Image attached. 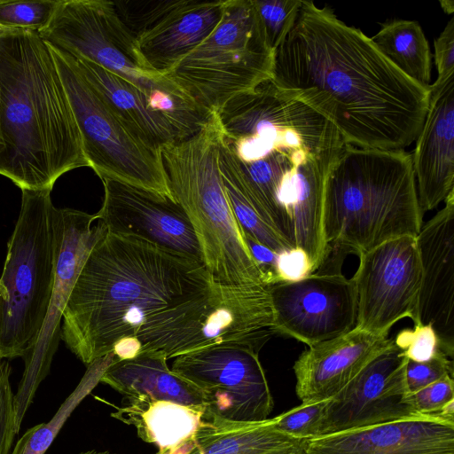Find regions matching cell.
Segmentation results:
<instances>
[{
    "label": "cell",
    "instance_id": "obj_6",
    "mask_svg": "<svg viewBox=\"0 0 454 454\" xmlns=\"http://www.w3.org/2000/svg\"><path fill=\"white\" fill-rule=\"evenodd\" d=\"M223 130L215 112L192 135L160 146L172 197L183 207L215 283L269 286L231 211L219 168Z\"/></svg>",
    "mask_w": 454,
    "mask_h": 454
},
{
    "label": "cell",
    "instance_id": "obj_3",
    "mask_svg": "<svg viewBox=\"0 0 454 454\" xmlns=\"http://www.w3.org/2000/svg\"><path fill=\"white\" fill-rule=\"evenodd\" d=\"M214 282L193 259L145 239L107 231L91 250L65 306L61 339L87 366L136 336L155 313Z\"/></svg>",
    "mask_w": 454,
    "mask_h": 454
},
{
    "label": "cell",
    "instance_id": "obj_12",
    "mask_svg": "<svg viewBox=\"0 0 454 454\" xmlns=\"http://www.w3.org/2000/svg\"><path fill=\"white\" fill-rule=\"evenodd\" d=\"M107 231L96 214L90 215L73 208H57L54 286L38 340L23 358L25 370L14 395L18 429L39 384L50 372L61 338L63 311L76 279L91 250Z\"/></svg>",
    "mask_w": 454,
    "mask_h": 454
},
{
    "label": "cell",
    "instance_id": "obj_29",
    "mask_svg": "<svg viewBox=\"0 0 454 454\" xmlns=\"http://www.w3.org/2000/svg\"><path fill=\"white\" fill-rule=\"evenodd\" d=\"M231 211L245 238L278 254L292 247L270 227L248 204L240 192L222 176Z\"/></svg>",
    "mask_w": 454,
    "mask_h": 454
},
{
    "label": "cell",
    "instance_id": "obj_39",
    "mask_svg": "<svg viewBox=\"0 0 454 454\" xmlns=\"http://www.w3.org/2000/svg\"><path fill=\"white\" fill-rule=\"evenodd\" d=\"M141 349V344L136 336L119 340L113 348L116 361L128 360L136 357Z\"/></svg>",
    "mask_w": 454,
    "mask_h": 454
},
{
    "label": "cell",
    "instance_id": "obj_33",
    "mask_svg": "<svg viewBox=\"0 0 454 454\" xmlns=\"http://www.w3.org/2000/svg\"><path fill=\"white\" fill-rule=\"evenodd\" d=\"M393 340L402 355L414 362L428 361L442 349L439 336L429 324L413 325L397 333Z\"/></svg>",
    "mask_w": 454,
    "mask_h": 454
},
{
    "label": "cell",
    "instance_id": "obj_17",
    "mask_svg": "<svg viewBox=\"0 0 454 454\" xmlns=\"http://www.w3.org/2000/svg\"><path fill=\"white\" fill-rule=\"evenodd\" d=\"M407 361L393 341L328 399L317 437L427 416L418 413L408 402Z\"/></svg>",
    "mask_w": 454,
    "mask_h": 454
},
{
    "label": "cell",
    "instance_id": "obj_23",
    "mask_svg": "<svg viewBox=\"0 0 454 454\" xmlns=\"http://www.w3.org/2000/svg\"><path fill=\"white\" fill-rule=\"evenodd\" d=\"M73 59L86 80L147 146L160 151L161 145L185 137L135 85L89 60Z\"/></svg>",
    "mask_w": 454,
    "mask_h": 454
},
{
    "label": "cell",
    "instance_id": "obj_36",
    "mask_svg": "<svg viewBox=\"0 0 454 454\" xmlns=\"http://www.w3.org/2000/svg\"><path fill=\"white\" fill-rule=\"evenodd\" d=\"M11 367L0 358V454H10L16 426L14 394L10 384Z\"/></svg>",
    "mask_w": 454,
    "mask_h": 454
},
{
    "label": "cell",
    "instance_id": "obj_18",
    "mask_svg": "<svg viewBox=\"0 0 454 454\" xmlns=\"http://www.w3.org/2000/svg\"><path fill=\"white\" fill-rule=\"evenodd\" d=\"M102 182L104 199L96 216L109 232L134 236L202 263L189 217L174 198L116 180Z\"/></svg>",
    "mask_w": 454,
    "mask_h": 454
},
{
    "label": "cell",
    "instance_id": "obj_11",
    "mask_svg": "<svg viewBox=\"0 0 454 454\" xmlns=\"http://www.w3.org/2000/svg\"><path fill=\"white\" fill-rule=\"evenodd\" d=\"M38 34L45 43L128 81L151 102L161 92L184 94L147 66L113 1L60 0L51 20Z\"/></svg>",
    "mask_w": 454,
    "mask_h": 454
},
{
    "label": "cell",
    "instance_id": "obj_32",
    "mask_svg": "<svg viewBox=\"0 0 454 454\" xmlns=\"http://www.w3.org/2000/svg\"><path fill=\"white\" fill-rule=\"evenodd\" d=\"M327 401L328 399L301 403L299 406L274 417V426L278 430L293 437L308 440L316 438Z\"/></svg>",
    "mask_w": 454,
    "mask_h": 454
},
{
    "label": "cell",
    "instance_id": "obj_42",
    "mask_svg": "<svg viewBox=\"0 0 454 454\" xmlns=\"http://www.w3.org/2000/svg\"><path fill=\"white\" fill-rule=\"evenodd\" d=\"M19 30H21V29H12V28H8V27H4L3 26H0V38L3 37V36H5L7 35L15 33V32H17Z\"/></svg>",
    "mask_w": 454,
    "mask_h": 454
},
{
    "label": "cell",
    "instance_id": "obj_10",
    "mask_svg": "<svg viewBox=\"0 0 454 454\" xmlns=\"http://www.w3.org/2000/svg\"><path fill=\"white\" fill-rule=\"evenodd\" d=\"M47 45L75 118L89 167L101 180H116L173 198L160 152L133 133L82 75L70 54Z\"/></svg>",
    "mask_w": 454,
    "mask_h": 454
},
{
    "label": "cell",
    "instance_id": "obj_35",
    "mask_svg": "<svg viewBox=\"0 0 454 454\" xmlns=\"http://www.w3.org/2000/svg\"><path fill=\"white\" fill-rule=\"evenodd\" d=\"M453 387V376L448 375L415 393L410 394L408 402L421 415L441 417L440 413L442 409L449 403L454 401Z\"/></svg>",
    "mask_w": 454,
    "mask_h": 454
},
{
    "label": "cell",
    "instance_id": "obj_21",
    "mask_svg": "<svg viewBox=\"0 0 454 454\" xmlns=\"http://www.w3.org/2000/svg\"><path fill=\"white\" fill-rule=\"evenodd\" d=\"M393 341L388 336L355 327L343 335L309 346L293 366L297 396L301 403L330 399Z\"/></svg>",
    "mask_w": 454,
    "mask_h": 454
},
{
    "label": "cell",
    "instance_id": "obj_19",
    "mask_svg": "<svg viewBox=\"0 0 454 454\" xmlns=\"http://www.w3.org/2000/svg\"><path fill=\"white\" fill-rule=\"evenodd\" d=\"M416 237L421 266L419 323L431 325L442 350L454 351V192Z\"/></svg>",
    "mask_w": 454,
    "mask_h": 454
},
{
    "label": "cell",
    "instance_id": "obj_40",
    "mask_svg": "<svg viewBox=\"0 0 454 454\" xmlns=\"http://www.w3.org/2000/svg\"><path fill=\"white\" fill-rule=\"evenodd\" d=\"M196 445L195 434L179 445L168 449H160L155 454H189Z\"/></svg>",
    "mask_w": 454,
    "mask_h": 454
},
{
    "label": "cell",
    "instance_id": "obj_27",
    "mask_svg": "<svg viewBox=\"0 0 454 454\" xmlns=\"http://www.w3.org/2000/svg\"><path fill=\"white\" fill-rule=\"evenodd\" d=\"M379 51L403 74L429 89L432 56L428 41L415 20H391L371 37Z\"/></svg>",
    "mask_w": 454,
    "mask_h": 454
},
{
    "label": "cell",
    "instance_id": "obj_30",
    "mask_svg": "<svg viewBox=\"0 0 454 454\" xmlns=\"http://www.w3.org/2000/svg\"><path fill=\"white\" fill-rule=\"evenodd\" d=\"M270 48L275 51L297 18L301 0H253Z\"/></svg>",
    "mask_w": 454,
    "mask_h": 454
},
{
    "label": "cell",
    "instance_id": "obj_13",
    "mask_svg": "<svg viewBox=\"0 0 454 454\" xmlns=\"http://www.w3.org/2000/svg\"><path fill=\"white\" fill-rule=\"evenodd\" d=\"M258 355L242 347L206 348L176 356L170 369L204 395L206 415L258 422L269 419L274 405Z\"/></svg>",
    "mask_w": 454,
    "mask_h": 454
},
{
    "label": "cell",
    "instance_id": "obj_2",
    "mask_svg": "<svg viewBox=\"0 0 454 454\" xmlns=\"http://www.w3.org/2000/svg\"><path fill=\"white\" fill-rule=\"evenodd\" d=\"M221 176L292 247L324 231L325 186L347 145L325 117L270 80L215 112Z\"/></svg>",
    "mask_w": 454,
    "mask_h": 454
},
{
    "label": "cell",
    "instance_id": "obj_26",
    "mask_svg": "<svg viewBox=\"0 0 454 454\" xmlns=\"http://www.w3.org/2000/svg\"><path fill=\"white\" fill-rule=\"evenodd\" d=\"M205 415L200 409L145 396L125 398L123 405L111 414L133 426L139 438L154 443L159 450L176 447L191 438Z\"/></svg>",
    "mask_w": 454,
    "mask_h": 454
},
{
    "label": "cell",
    "instance_id": "obj_25",
    "mask_svg": "<svg viewBox=\"0 0 454 454\" xmlns=\"http://www.w3.org/2000/svg\"><path fill=\"white\" fill-rule=\"evenodd\" d=\"M195 437L189 454H306L309 442L278 430L273 418L239 422L208 415Z\"/></svg>",
    "mask_w": 454,
    "mask_h": 454
},
{
    "label": "cell",
    "instance_id": "obj_14",
    "mask_svg": "<svg viewBox=\"0 0 454 454\" xmlns=\"http://www.w3.org/2000/svg\"><path fill=\"white\" fill-rule=\"evenodd\" d=\"M358 258L351 278L356 295V327L388 336L403 318L419 324L421 266L416 237L386 241Z\"/></svg>",
    "mask_w": 454,
    "mask_h": 454
},
{
    "label": "cell",
    "instance_id": "obj_34",
    "mask_svg": "<svg viewBox=\"0 0 454 454\" xmlns=\"http://www.w3.org/2000/svg\"><path fill=\"white\" fill-rule=\"evenodd\" d=\"M448 375L453 376V359L442 349L426 362L408 360L405 378L409 395Z\"/></svg>",
    "mask_w": 454,
    "mask_h": 454
},
{
    "label": "cell",
    "instance_id": "obj_31",
    "mask_svg": "<svg viewBox=\"0 0 454 454\" xmlns=\"http://www.w3.org/2000/svg\"><path fill=\"white\" fill-rule=\"evenodd\" d=\"M59 2L60 0H0V26L39 32L51 20Z\"/></svg>",
    "mask_w": 454,
    "mask_h": 454
},
{
    "label": "cell",
    "instance_id": "obj_28",
    "mask_svg": "<svg viewBox=\"0 0 454 454\" xmlns=\"http://www.w3.org/2000/svg\"><path fill=\"white\" fill-rule=\"evenodd\" d=\"M114 361L109 353L88 365V370L76 389L65 400L53 418L47 423L34 426L17 442L12 454H44L64 423L81 400L90 392L106 368Z\"/></svg>",
    "mask_w": 454,
    "mask_h": 454
},
{
    "label": "cell",
    "instance_id": "obj_9",
    "mask_svg": "<svg viewBox=\"0 0 454 454\" xmlns=\"http://www.w3.org/2000/svg\"><path fill=\"white\" fill-rule=\"evenodd\" d=\"M273 58L253 0H226L215 29L165 77L212 113L270 80Z\"/></svg>",
    "mask_w": 454,
    "mask_h": 454
},
{
    "label": "cell",
    "instance_id": "obj_16",
    "mask_svg": "<svg viewBox=\"0 0 454 454\" xmlns=\"http://www.w3.org/2000/svg\"><path fill=\"white\" fill-rule=\"evenodd\" d=\"M277 334L308 347L356 327V295L351 278L338 272H314L294 282L268 286Z\"/></svg>",
    "mask_w": 454,
    "mask_h": 454
},
{
    "label": "cell",
    "instance_id": "obj_5",
    "mask_svg": "<svg viewBox=\"0 0 454 454\" xmlns=\"http://www.w3.org/2000/svg\"><path fill=\"white\" fill-rule=\"evenodd\" d=\"M411 153L346 145L325 186V234L330 246L357 256L423 225Z\"/></svg>",
    "mask_w": 454,
    "mask_h": 454
},
{
    "label": "cell",
    "instance_id": "obj_20",
    "mask_svg": "<svg viewBox=\"0 0 454 454\" xmlns=\"http://www.w3.org/2000/svg\"><path fill=\"white\" fill-rule=\"evenodd\" d=\"M306 454H454V422L424 416L309 440Z\"/></svg>",
    "mask_w": 454,
    "mask_h": 454
},
{
    "label": "cell",
    "instance_id": "obj_15",
    "mask_svg": "<svg viewBox=\"0 0 454 454\" xmlns=\"http://www.w3.org/2000/svg\"><path fill=\"white\" fill-rule=\"evenodd\" d=\"M225 1L114 2L147 66L165 77L220 23Z\"/></svg>",
    "mask_w": 454,
    "mask_h": 454
},
{
    "label": "cell",
    "instance_id": "obj_24",
    "mask_svg": "<svg viewBox=\"0 0 454 454\" xmlns=\"http://www.w3.org/2000/svg\"><path fill=\"white\" fill-rule=\"evenodd\" d=\"M125 398L145 396L184 404L207 412L204 395L175 373L161 356L139 353L128 360L114 361L99 380Z\"/></svg>",
    "mask_w": 454,
    "mask_h": 454
},
{
    "label": "cell",
    "instance_id": "obj_41",
    "mask_svg": "<svg viewBox=\"0 0 454 454\" xmlns=\"http://www.w3.org/2000/svg\"><path fill=\"white\" fill-rule=\"evenodd\" d=\"M442 9L447 14H453L454 12V1L452 0H444L439 2Z\"/></svg>",
    "mask_w": 454,
    "mask_h": 454
},
{
    "label": "cell",
    "instance_id": "obj_1",
    "mask_svg": "<svg viewBox=\"0 0 454 454\" xmlns=\"http://www.w3.org/2000/svg\"><path fill=\"white\" fill-rule=\"evenodd\" d=\"M270 81L358 148L410 146L428 109L429 89L397 69L362 30L312 1H301L293 27L275 50Z\"/></svg>",
    "mask_w": 454,
    "mask_h": 454
},
{
    "label": "cell",
    "instance_id": "obj_7",
    "mask_svg": "<svg viewBox=\"0 0 454 454\" xmlns=\"http://www.w3.org/2000/svg\"><path fill=\"white\" fill-rule=\"evenodd\" d=\"M277 331L268 286L212 282L199 295L148 317L136 337L139 353L176 358L217 347L259 353Z\"/></svg>",
    "mask_w": 454,
    "mask_h": 454
},
{
    "label": "cell",
    "instance_id": "obj_4",
    "mask_svg": "<svg viewBox=\"0 0 454 454\" xmlns=\"http://www.w3.org/2000/svg\"><path fill=\"white\" fill-rule=\"evenodd\" d=\"M89 167L66 90L38 32L0 38V175L22 190L51 191Z\"/></svg>",
    "mask_w": 454,
    "mask_h": 454
},
{
    "label": "cell",
    "instance_id": "obj_37",
    "mask_svg": "<svg viewBox=\"0 0 454 454\" xmlns=\"http://www.w3.org/2000/svg\"><path fill=\"white\" fill-rule=\"evenodd\" d=\"M310 274L312 270L309 257L301 248L292 247L277 255V283L298 281Z\"/></svg>",
    "mask_w": 454,
    "mask_h": 454
},
{
    "label": "cell",
    "instance_id": "obj_8",
    "mask_svg": "<svg viewBox=\"0 0 454 454\" xmlns=\"http://www.w3.org/2000/svg\"><path fill=\"white\" fill-rule=\"evenodd\" d=\"M51 191L22 190L0 278V358H24L44 324L55 278L56 215Z\"/></svg>",
    "mask_w": 454,
    "mask_h": 454
},
{
    "label": "cell",
    "instance_id": "obj_38",
    "mask_svg": "<svg viewBox=\"0 0 454 454\" xmlns=\"http://www.w3.org/2000/svg\"><path fill=\"white\" fill-rule=\"evenodd\" d=\"M434 61L437 70L434 82L442 83L454 76V17L434 39Z\"/></svg>",
    "mask_w": 454,
    "mask_h": 454
},
{
    "label": "cell",
    "instance_id": "obj_22",
    "mask_svg": "<svg viewBox=\"0 0 454 454\" xmlns=\"http://www.w3.org/2000/svg\"><path fill=\"white\" fill-rule=\"evenodd\" d=\"M414 142L412 167L425 212L454 192V76L430 84L427 113Z\"/></svg>",
    "mask_w": 454,
    "mask_h": 454
},
{
    "label": "cell",
    "instance_id": "obj_43",
    "mask_svg": "<svg viewBox=\"0 0 454 454\" xmlns=\"http://www.w3.org/2000/svg\"><path fill=\"white\" fill-rule=\"evenodd\" d=\"M78 454H117V453H113V452L106 451V450L99 451V450H91L82 451Z\"/></svg>",
    "mask_w": 454,
    "mask_h": 454
}]
</instances>
